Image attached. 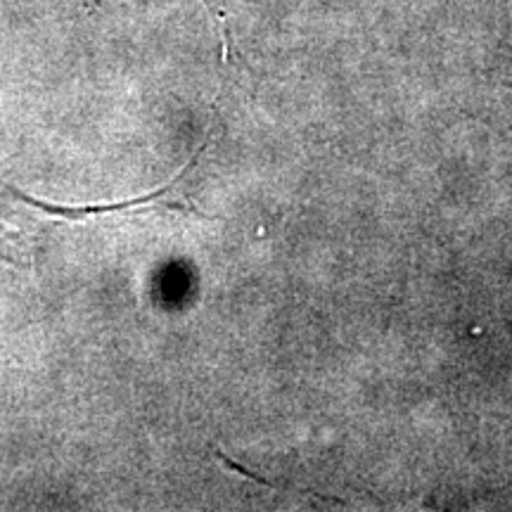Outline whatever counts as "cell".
Wrapping results in <instances>:
<instances>
[{"label":"cell","instance_id":"cell-2","mask_svg":"<svg viewBox=\"0 0 512 512\" xmlns=\"http://www.w3.org/2000/svg\"><path fill=\"white\" fill-rule=\"evenodd\" d=\"M510 48H512V41H510ZM510 74H512V67H510Z\"/></svg>","mask_w":512,"mask_h":512},{"label":"cell","instance_id":"cell-1","mask_svg":"<svg viewBox=\"0 0 512 512\" xmlns=\"http://www.w3.org/2000/svg\"><path fill=\"white\" fill-rule=\"evenodd\" d=\"M204 5H207L211 17L216 19V24H219V31H221V38H223V46H230V34H228V0H202Z\"/></svg>","mask_w":512,"mask_h":512}]
</instances>
